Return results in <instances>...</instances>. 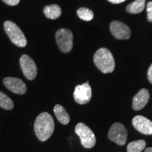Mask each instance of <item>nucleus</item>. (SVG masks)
Instances as JSON below:
<instances>
[{
  "label": "nucleus",
  "instance_id": "obj_14",
  "mask_svg": "<svg viewBox=\"0 0 152 152\" xmlns=\"http://www.w3.org/2000/svg\"><path fill=\"white\" fill-rule=\"evenodd\" d=\"M44 14L47 18L57 19L61 15V9L58 5L52 4L48 5L44 8Z\"/></svg>",
  "mask_w": 152,
  "mask_h": 152
},
{
  "label": "nucleus",
  "instance_id": "obj_7",
  "mask_svg": "<svg viewBox=\"0 0 152 152\" xmlns=\"http://www.w3.org/2000/svg\"><path fill=\"white\" fill-rule=\"evenodd\" d=\"M20 66L25 77L29 80L35 79L37 74V68L35 61L27 54L22 55L20 58Z\"/></svg>",
  "mask_w": 152,
  "mask_h": 152
},
{
  "label": "nucleus",
  "instance_id": "obj_23",
  "mask_svg": "<svg viewBox=\"0 0 152 152\" xmlns=\"http://www.w3.org/2000/svg\"><path fill=\"white\" fill-rule=\"evenodd\" d=\"M144 152H152V147L147 148V149H145V151Z\"/></svg>",
  "mask_w": 152,
  "mask_h": 152
},
{
  "label": "nucleus",
  "instance_id": "obj_17",
  "mask_svg": "<svg viewBox=\"0 0 152 152\" xmlns=\"http://www.w3.org/2000/svg\"><path fill=\"white\" fill-rule=\"evenodd\" d=\"M0 107L5 110H11L14 107V104L11 99L1 91H0Z\"/></svg>",
  "mask_w": 152,
  "mask_h": 152
},
{
  "label": "nucleus",
  "instance_id": "obj_15",
  "mask_svg": "<svg viewBox=\"0 0 152 152\" xmlns=\"http://www.w3.org/2000/svg\"><path fill=\"white\" fill-rule=\"evenodd\" d=\"M145 0H136L128 5L126 10L130 14H139L145 8Z\"/></svg>",
  "mask_w": 152,
  "mask_h": 152
},
{
  "label": "nucleus",
  "instance_id": "obj_6",
  "mask_svg": "<svg viewBox=\"0 0 152 152\" xmlns=\"http://www.w3.org/2000/svg\"><path fill=\"white\" fill-rule=\"evenodd\" d=\"M108 137L111 142H115L120 146H123L126 143L128 131L123 124L115 123L110 128L108 133Z\"/></svg>",
  "mask_w": 152,
  "mask_h": 152
},
{
  "label": "nucleus",
  "instance_id": "obj_18",
  "mask_svg": "<svg viewBox=\"0 0 152 152\" xmlns=\"http://www.w3.org/2000/svg\"><path fill=\"white\" fill-rule=\"evenodd\" d=\"M77 16L82 20L85 21H90L94 18V13L90 9L82 7L77 11Z\"/></svg>",
  "mask_w": 152,
  "mask_h": 152
},
{
  "label": "nucleus",
  "instance_id": "obj_12",
  "mask_svg": "<svg viewBox=\"0 0 152 152\" xmlns=\"http://www.w3.org/2000/svg\"><path fill=\"white\" fill-rule=\"evenodd\" d=\"M150 94L147 89H142L134 96L132 100V108L134 111H140L147 105L149 100Z\"/></svg>",
  "mask_w": 152,
  "mask_h": 152
},
{
  "label": "nucleus",
  "instance_id": "obj_8",
  "mask_svg": "<svg viewBox=\"0 0 152 152\" xmlns=\"http://www.w3.org/2000/svg\"><path fill=\"white\" fill-rule=\"evenodd\" d=\"M74 99L79 104H86L92 98V88L89 83H85L75 87L73 93Z\"/></svg>",
  "mask_w": 152,
  "mask_h": 152
},
{
  "label": "nucleus",
  "instance_id": "obj_20",
  "mask_svg": "<svg viewBox=\"0 0 152 152\" xmlns=\"http://www.w3.org/2000/svg\"><path fill=\"white\" fill-rule=\"evenodd\" d=\"M2 1L9 6H16L20 2V0H2Z\"/></svg>",
  "mask_w": 152,
  "mask_h": 152
},
{
  "label": "nucleus",
  "instance_id": "obj_19",
  "mask_svg": "<svg viewBox=\"0 0 152 152\" xmlns=\"http://www.w3.org/2000/svg\"><path fill=\"white\" fill-rule=\"evenodd\" d=\"M147 19L149 22H152V1L148 2L147 5Z\"/></svg>",
  "mask_w": 152,
  "mask_h": 152
},
{
  "label": "nucleus",
  "instance_id": "obj_3",
  "mask_svg": "<svg viewBox=\"0 0 152 152\" xmlns=\"http://www.w3.org/2000/svg\"><path fill=\"white\" fill-rule=\"evenodd\" d=\"M4 28L9 39L14 45L19 47H25L27 45L26 36L15 23L7 20L4 23Z\"/></svg>",
  "mask_w": 152,
  "mask_h": 152
},
{
  "label": "nucleus",
  "instance_id": "obj_10",
  "mask_svg": "<svg viewBox=\"0 0 152 152\" xmlns=\"http://www.w3.org/2000/svg\"><path fill=\"white\" fill-rule=\"evenodd\" d=\"M110 30L112 35L118 39H128L130 37L131 31L130 28L125 23L118 20L111 22Z\"/></svg>",
  "mask_w": 152,
  "mask_h": 152
},
{
  "label": "nucleus",
  "instance_id": "obj_21",
  "mask_svg": "<svg viewBox=\"0 0 152 152\" xmlns=\"http://www.w3.org/2000/svg\"><path fill=\"white\" fill-rule=\"evenodd\" d=\"M147 75H148V79H149V81L152 84V64L150 66V67L149 68V70H148Z\"/></svg>",
  "mask_w": 152,
  "mask_h": 152
},
{
  "label": "nucleus",
  "instance_id": "obj_9",
  "mask_svg": "<svg viewBox=\"0 0 152 152\" xmlns=\"http://www.w3.org/2000/svg\"><path fill=\"white\" fill-rule=\"evenodd\" d=\"M5 87L11 92L17 94H24L27 92V87L22 80L14 77H7L3 80Z\"/></svg>",
  "mask_w": 152,
  "mask_h": 152
},
{
  "label": "nucleus",
  "instance_id": "obj_4",
  "mask_svg": "<svg viewBox=\"0 0 152 152\" xmlns=\"http://www.w3.org/2000/svg\"><path fill=\"white\" fill-rule=\"evenodd\" d=\"M75 132L80 139L82 145L86 149H91L96 144V137L91 129L83 123L76 125Z\"/></svg>",
  "mask_w": 152,
  "mask_h": 152
},
{
  "label": "nucleus",
  "instance_id": "obj_16",
  "mask_svg": "<svg viewBox=\"0 0 152 152\" xmlns=\"http://www.w3.org/2000/svg\"><path fill=\"white\" fill-rule=\"evenodd\" d=\"M145 141L140 140L129 143L128 147H127V150H128V152H141L145 149Z\"/></svg>",
  "mask_w": 152,
  "mask_h": 152
},
{
  "label": "nucleus",
  "instance_id": "obj_2",
  "mask_svg": "<svg viewBox=\"0 0 152 152\" xmlns=\"http://www.w3.org/2000/svg\"><path fill=\"white\" fill-rule=\"evenodd\" d=\"M94 62L103 73H112L115 69V60L112 53L106 48H101L94 55Z\"/></svg>",
  "mask_w": 152,
  "mask_h": 152
},
{
  "label": "nucleus",
  "instance_id": "obj_5",
  "mask_svg": "<svg viewBox=\"0 0 152 152\" xmlns=\"http://www.w3.org/2000/svg\"><path fill=\"white\" fill-rule=\"evenodd\" d=\"M56 40L58 48L62 52L68 53L73 47V35L70 30L59 29L56 33Z\"/></svg>",
  "mask_w": 152,
  "mask_h": 152
},
{
  "label": "nucleus",
  "instance_id": "obj_1",
  "mask_svg": "<svg viewBox=\"0 0 152 152\" xmlns=\"http://www.w3.org/2000/svg\"><path fill=\"white\" fill-rule=\"evenodd\" d=\"M55 124L52 115L47 112H42L36 118L34 123V130L41 142H45L54 133Z\"/></svg>",
  "mask_w": 152,
  "mask_h": 152
},
{
  "label": "nucleus",
  "instance_id": "obj_11",
  "mask_svg": "<svg viewBox=\"0 0 152 152\" xmlns=\"http://www.w3.org/2000/svg\"><path fill=\"white\" fill-rule=\"evenodd\" d=\"M132 125L138 132L146 135L152 134V121L143 115H136L132 119Z\"/></svg>",
  "mask_w": 152,
  "mask_h": 152
},
{
  "label": "nucleus",
  "instance_id": "obj_22",
  "mask_svg": "<svg viewBox=\"0 0 152 152\" xmlns=\"http://www.w3.org/2000/svg\"><path fill=\"white\" fill-rule=\"evenodd\" d=\"M108 1L113 4H121L125 1V0H108Z\"/></svg>",
  "mask_w": 152,
  "mask_h": 152
},
{
  "label": "nucleus",
  "instance_id": "obj_13",
  "mask_svg": "<svg viewBox=\"0 0 152 152\" xmlns=\"http://www.w3.org/2000/svg\"><path fill=\"white\" fill-rule=\"evenodd\" d=\"M54 112L58 121L63 125H68L70 122V115L66 110L60 104H56L54 108Z\"/></svg>",
  "mask_w": 152,
  "mask_h": 152
}]
</instances>
